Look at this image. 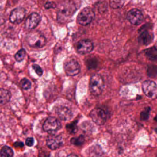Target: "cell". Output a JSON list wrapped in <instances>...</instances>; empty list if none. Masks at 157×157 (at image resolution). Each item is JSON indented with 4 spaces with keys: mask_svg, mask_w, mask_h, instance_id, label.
<instances>
[{
    "mask_svg": "<svg viewBox=\"0 0 157 157\" xmlns=\"http://www.w3.org/2000/svg\"><path fill=\"white\" fill-rule=\"evenodd\" d=\"M77 8L72 0H64L59 4L57 13V20L60 23L70 21Z\"/></svg>",
    "mask_w": 157,
    "mask_h": 157,
    "instance_id": "6da1fadb",
    "label": "cell"
},
{
    "mask_svg": "<svg viewBox=\"0 0 157 157\" xmlns=\"http://www.w3.org/2000/svg\"><path fill=\"white\" fill-rule=\"evenodd\" d=\"M26 40L30 47L35 48H43L47 42L46 38L37 31L29 33L27 37Z\"/></svg>",
    "mask_w": 157,
    "mask_h": 157,
    "instance_id": "7a4b0ae2",
    "label": "cell"
},
{
    "mask_svg": "<svg viewBox=\"0 0 157 157\" xmlns=\"http://www.w3.org/2000/svg\"><path fill=\"white\" fill-rule=\"evenodd\" d=\"M104 80L99 75L95 74L91 77L90 82V90L94 96H98L102 93L104 88Z\"/></svg>",
    "mask_w": 157,
    "mask_h": 157,
    "instance_id": "3957f363",
    "label": "cell"
},
{
    "mask_svg": "<svg viewBox=\"0 0 157 157\" xmlns=\"http://www.w3.org/2000/svg\"><path fill=\"white\" fill-rule=\"evenodd\" d=\"M95 13L91 8L85 7L78 14L77 22L81 25L86 26L91 23L95 17Z\"/></svg>",
    "mask_w": 157,
    "mask_h": 157,
    "instance_id": "277c9868",
    "label": "cell"
},
{
    "mask_svg": "<svg viewBox=\"0 0 157 157\" xmlns=\"http://www.w3.org/2000/svg\"><path fill=\"white\" fill-rule=\"evenodd\" d=\"M61 128V124L59 121L55 117H49L44 122L43 129L44 131L53 134Z\"/></svg>",
    "mask_w": 157,
    "mask_h": 157,
    "instance_id": "5b68a950",
    "label": "cell"
},
{
    "mask_svg": "<svg viewBox=\"0 0 157 157\" xmlns=\"http://www.w3.org/2000/svg\"><path fill=\"white\" fill-rule=\"evenodd\" d=\"M143 89L144 94L152 99L157 98V85L152 80H147L143 84Z\"/></svg>",
    "mask_w": 157,
    "mask_h": 157,
    "instance_id": "8992f818",
    "label": "cell"
},
{
    "mask_svg": "<svg viewBox=\"0 0 157 157\" xmlns=\"http://www.w3.org/2000/svg\"><path fill=\"white\" fill-rule=\"evenodd\" d=\"M90 116L92 121L99 125H103L107 121V114L100 108H95L91 111Z\"/></svg>",
    "mask_w": 157,
    "mask_h": 157,
    "instance_id": "52a82bcc",
    "label": "cell"
},
{
    "mask_svg": "<svg viewBox=\"0 0 157 157\" xmlns=\"http://www.w3.org/2000/svg\"><path fill=\"white\" fill-rule=\"evenodd\" d=\"M127 18L131 24L135 25H138L143 22L144 15L140 10L136 8H133L128 12Z\"/></svg>",
    "mask_w": 157,
    "mask_h": 157,
    "instance_id": "ba28073f",
    "label": "cell"
},
{
    "mask_svg": "<svg viewBox=\"0 0 157 157\" xmlns=\"http://www.w3.org/2000/svg\"><path fill=\"white\" fill-rule=\"evenodd\" d=\"M25 14V10L24 8L17 7L11 12L9 20L13 24H19L24 20Z\"/></svg>",
    "mask_w": 157,
    "mask_h": 157,
    "instance_id": "9c48e42d",
    "label": "cell"
},
{
    "mask_svg": "<svg viewBox=\"0 0 157 157\" xmlns=\"http://www.w3.org/2000/svg\"><path fill=\"white\" fill-rule=\"evenodd\" d=\"M64 71L67 75L73 76L78 75L80 71V65L78 62L74 60L69 61L64 64Z\"/></svg>",
    "mask_w": 157,
    "mask_h": 157,
    "instance_id": "30bf717a",
    "label": "cell"
},
{
    "mask_svg": "<svg viewBox=\"0 0 157 157\" xmlns=\"http://www.w3.org/2000/svg\"><path fill=\"white\" fill-rule=\"evenodd\" d=\"M47 145L52 150H55L60 148L63 144V139L59 135L52 134L47 139Z\"/></svg>",
    "mask_w": 157,
    "mask_h": 157,
    "instance_id": "8fae6325",
    "label": "cell"
},
{
    "mask_svg": "<svg viewBox=\"0 0 157 157\" xmlns=\"http://www.w3.org/2000/svg\"><path fill=\"white\" fill-rule=\"evenodd\" d=\"M93 44L89 40H83L78 42L77 45V51L80 54L89 53L93 50Z\"/></svg>",
    "mask_w": 157,
    "mask_h": 157,
    "instance_id": "7c38bea8",
    "label": "cell"
},
{
    "mask_svg": "<svg viewBox=\"0 0 157 157\" xmlns=\"http://www.w3.org/2000/svg\"><path fill=\"white\" fill-rule=\"evenodd\" d=\"M41 20V17L37 13H31L27 18L25 23V27L29 29H34L37 26Z\"/></svg>",
    "mask_w": 157,
    "mask_h": 157,
    "instance_id": "4fadbf2b",
    "label": "cell"
},
{
    "mask_svg": "<svg viewBox=\"0 0 157 157\" xmlns=\"http://www.w3.org/2000/svg\"><path fill=\"white\" fill-rule=\"evenodd\" d=\"M56 113L61 120L63 121H70L73 117L72 111L68 107L60 106L57 108Z\"/></svg>",
    "mask_w": 157,
    "mask_h": 157,
    "instance_id": "5bb4252c",
    "label": "cell"
},
{
    "mask_svg": "<svg viewBox=\"0 0 157 157\" xmlns=\"http://www.w3.org/2000/svg\"><path fill=\"white\" fill-rule=\"evenodd\" d=\"M154 36L148 30H143L139 37V41L144 45H148L153 41Z\"/></svg>",
    "mask_w": 157,
    "mask_h": 157,
    "instance_id": "9a60e30c",
    "label": "cell"
},
{
    "mask_svg": "<svg viewBox=\"0 0 157 157\" xmlns=\"http://www.w3.org/2000/svg\"><path fill=\"white\" fill-rule=\"evenodd\" d=\"M145 54L148 59L152 61L157 62V46L146 50Z\"/></svg>",
    "mask_w": 157,
    "mask_h": 157,
    "instance_id": "2e32d148",
    "label": "cell"
},
{
    "mask_svg": "<svg viewBox=\"0 0 157 157\" xmlns=\"http://www.w3.org/2000/svg\"><path fill=\"white\" fill-rule=\"evenodd\" d=\"M11 92L4 89H0V105H4L10 101Z\"/></svg>",
    "mask_w": 157,
    "mask_h": 157,
    "instance_id": "e0dca14e",
    "label": "cell"
},
{
    "mask_svg": "<svg viewBox=\"0 0 157 157\" xmlns=\"http://www.w3.org/2000/svg\"><path fill=\"white\" fill-rule=\"evenodd\" d=\"M14 152L12 148L7 146H4L0 151V157H13Z\"/></svg>",
    "mask_w": 157,
    "mask_h": 157,
    "instance_id": "ac0fdd59",
    "label": "cell"
},
{
    "mask_svg": "<svg viewBox=\"0 0 157 157\" xmlns=\"http://www.w3.org/2000/svg\"><path fill=\"white\" fill-rule=\"evenodd\" d=\"M66 130L67 132L71 134H75L78 131L77 122L74 121L71 123L68 124L66 125Z\"/></svg>",
    "mask_w": 157,
    "mask_h": 157,
    "instance_id": "d6986e66",
    "label": "cell"
},
{
    "mask_svg": "<svg viewBox=\"0 0 157 157\" xmlns=\"http://www.w3.org/2000/svg\"><path fill=\"white\" fill-rule=\"evenodd\" d=\"M124 0H110V6L113 9H118L123 6Z\"/></svg>",
    "mask_w": 157,
    "mask_h": 157,
    "instance_id": "ffe728a7",
    "label": "cell"
},
{
    "mask_svg": "<svg viewBox=\"0 0 157 157\" xmlns=\"http://www.w3.org/2000/svg\"><path fill=\"white\" fill-rule=\"evenodd\" d=\"M85 137L83 135H80L77 137H73L71 140V144L74 145L79 146L82 145L85 142Z\"/></svg>",
    "mask_w": 157,
    "mask_h": 157,
    "instance_id": "44dd1931",
    "label": "cell"
},
{
    "mask_svg": "<svg viewBox=\"0 0 157 157\" xmlns=\"http://www.w3.org/2000/svg\"><path fill=\"white\" fill-rule=\"evenodd\" d=\"M26 55V52L24 49H21L18 51L15 55V58L17 61L20 62L25 59Z\"/></svg>",
    "mask_w": 157,
    "mask_h": 157,
    "instance_id": "7402d4cb",
    "label": "cell"
},
{
    "mask_svg": "<svg viewBox=\"0 0 157 157\" xmlns=\"http://www.w3.org/2000/svg\"><path fill=\"white\" fill-rule=\"evenodd\" d=\"M150 110H151V109L150 107H147L140 114V118L142 121H146L148 120L150 115Z\"/></svg>",
    "mask_w": 157,
    "mask_h": 157,
    "instance_id": "603a6c76",
    "label": "cell"
},
{
    "mask_svg": "<svg viewBox=\"0 0 157 157\" xmlns=\"http://www.w3.org/2000/svg\"><path fill=\"white\" fill-rule=\"evenodd\" d=\"M147 75L150 77L154 78L157 75V67L156 66L152 65L149 66L147 70Z\"/></svg>",
    "mask_w": 157,
    "mask_h": 157,
    "instance_id": "cb8c5ba5",
    "label": "cell"
},
{
    "mask_svg": "<svg viewBox=\"0 0 157 157\" xmlns=\"http://www.w3.org/2000/svg\"><path fill=\"white\" fill-rule=\"evenodd\" d=\"M20 85L24 89L28 90L31 88V83L27 78H24L20 81Z\"/></svg>",
    "mask_w": 157,
    "mask_h": 157,
    "instance_id": "d4e9b609",
    "label": "cell"
},
{
    "mask_svg": "<svg viewBox=\"0 0 157 157\" xmlns=\"http://www.w3.org/2000/svg\"><path fill=\"white\" fill-rule=\"evenodd\" d=\"M32 67L38 75L40 76L43 75V71L39 65H37V64H33L32 65Z\"/></svg>",
    "mask_w": 157,
    "mask_h": 157,
    "instance_id": "484cf974",
    "label": "cell"
},
{
    "mask_svg": "<svg viewBox=\"0 0 157 157\" xmlns=\"http://www.w3.org/2000/svg\"><path fill=\"white\" fill-rule=\"evenodd\" d=\"M34 143H35V140L33 137H28L26 139V145L29 147L33 146L34 145Z\"/></svg>",
    "mask_w": 157,
    "mask_h": 157,
    "instance_id": "4316f807",
    "label": "cell"
},
{
    "mask_svg": "<svg viewBox=\"0 0 157 157\" xmlns=\"http://www.w3.org/2000/svg\"><path fill=\"white\" fill-rule=\"evenodd\" d=\"M56 7V5L53 2H49L46 3L45 5V7L46 9H50L52 8H55Z\"/></svg>",
    "mask_w": 157,
    "mask_h": 157,
    "instance_id": "83f0119b",
    "label": "cell"
},
{
    "mask_svg": "<svg viewBox=\"0 0 157 157\" xmlns=\"http://www.w3.org/2000/svg\"><path fill=\"white\" fill-rule=\"evenodd\" d=\"M14 146L15 147H24V145L22 142H16L15 143Z\"/></svg>",
    "mask_w": 157,
    "mask_h": 157,
    "instance_id": "f1b7e54d",
    "label": "cell"
},
{
    "mask_svg": "<svg viewBox=\"0 0 157 157\" xmlns=\"http://www.w3.org/2000/svg\"><path fill=\"white\" fill-rule=\"evenodd\" d=\"M5 22V20L4 17L2 15L0 14V25H3Z\"/></svg>",
    "mask_w": 157,
    "mask_h": 157,
    "instance_id": "f546056e",
    "label": "cell"
},
{
    "mask_svg": "<svg viewBox=\"0 0 157 157\" xmlns=\"http://www.w3.org/2000/svg\"><path fill=\"white\" fill-rule=\"evenodd\" d=\"M67 157H78V156H77L76 155H74V154H71V155H68Z\"/></svg>",
    "mask_w": 157,
    "mask_h": 157,
    "instance_id": "4dcf8cb0",
    "label": "cell"
},
{
    "mask_svg": "<svg viewBox=\"0 0 157 157\" xmlns=\"http://www.w3.org/2000/svg\"><path fill=\"white\" fill-rule=\"evenodd\" d=\"M154 120H155V121H156L157 122V115L155 116V117Z\"/></svg>",
    "mask_w": 157,
    "mask_h": 157,
    "instance_id": "1f68e13d",
    "label": "cell"
},
{
    "mask_svg": "<svg viewBox=\"0 0 157 157\" xmlns=\"http://www.w3.org/2000/svg\"><path fill=\"white\" fill-rule=\"evenodd\" d=\"M155 132L156 133H157V128H156V129H155Z\"/></svg>",
    "mask_w": 157,
    "mask_h": 157,
    "instance_id": "d6a6232c",
    "label": "cell"
}]
</instances>
